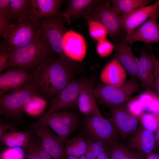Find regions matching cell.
<instances>
[{
	"mask_svg": "<svg viewBox=\"0 0 159 159\" xmlns=\"http://www.w3.org/2000/svg\"><path fill=\"white\" fill-rule=\"evenodd\" d=\"M77 66L68 57L59 58L33 72L31 84L41 97L51 98L74 80Z\"/></svg>",
	"mask_w": 159,
	"mask_h": 159,
	"instance_id": "1",
	"label": "cell"
},
{
	"mask_svg": "<svg viewBox=\"0 0 159 159\" xmlns=\"http://www.w3.org/2000/svg\"><path fill=\"white\" fill-rule=\"evenodd\" d=\"M9 52L7 69L16 67L31 72L56 59L57 54L43 36Z\"/></svg>",
	"mask_w": 159,
	"mask_h": 159,
	"instance_id": "2",
	"label": "cell"
},
{
	"mask_svg": "<svg viewBox=\"0 0 159 159\" xmlns=\"http://www.w3.org/2000/svg\"><path fill=\"white\" fill-rule=\"evenodd\" d=\"M0 45L10 52L24 47L43 37L40 21L29 16L11 22L0 36Z\"/></svg>",
	"mask_w": 159,
	"mask_h": 159,
	"instance_id": "3",
	"label": "cell"
},
{
	"mask_svg": "<svg viewBox=\"0 0 159 159\" xmlns=\"http://www.w3.org/2000/svg\"><path fill=\"white\" fill-rule=\"evenodd\" d=\"M36 96L41 97L31 83L0 94V115L12 121L20 120L28 104Z\"/></svg>",
	"mask_w": 159,
	"mask_h": 159,
	"instance_id": "4",
	"label": "cell"
},
{
	"mask_svg": "<svg viewBox=\"0 0 159 159\" xmlns=\"http://www.w3.org/2000/svg\"><path fill=\"white\" fill-rule=\"evenodd\" d=\"M141 85L135 78H131L122 85L113 86L100 84L94 87L96 102L109 108L125 104Z\"/></svg>",
	"mask_w": 159,
	"mask_h": 159,
	"instance_id": "5",
	"label": "cell"
},
{
	"mask_svg": "<svg viewBox=\"0 0 159 159\" xmlns=\"http://www.w3.org/2000/svg\"><path fill=\"white\" fill-rule=\"evenodd\" d=\"M99 22L106 28L108 35L115 42H118L124 30L121 17L115 14L111 7V1H102L86 19Z\"/></svg>",
	"mask_w": 159,
	"mask_h": 159,
	"instance_id": "6",
	"label": "cell"
},
{
	"mask_svg": "<svg viewBox=\"0 0 159 159\" xmlns=\"http://www.w3.org/2000/svg\"><path fill=\"white\" fill-rule=\"evenodd\" d=\"M40 27L43 37L59 58L67 57L63 48V37L67 31L62 15L40 20Z\"/></svg>",
	"mask_w": 159,
	"mask_h": 159,
	"instance_id": "7",
	"label": "cell"
},
{
	"mask_svg": "<svg viewBox=\"0 0 159 159\" xmlns=\"http://www.w3.org/2000/svg\"><path fill=\"white\" fill-rule=\"evenodd\" d=\"M29 130L39 139L44 149L54 159H65V143L53 133L46 124L37 121L32 125Z\"/></svg>",
	"mask_w": 159,
	"mask_h": 159,
	"instance_id": "8",
	"label": "cell"
},
{
	"mask_svg": "<svg viewBox=\"0 0 159 159\" xmlns=\"http://www.w3.org/2000/svg\"><path fill=\"white\" fill-rule=\"evenodd\" d=\"M83 80H74L51 98L49 109L44 115L56 111H69L75 107Z\"/></svg>",
	"mask_w": 159,
	"mask_h": 159,
	"instance_id": "9",
	"label": "cell"
},
{
	"mask_svg": "<svg viewBox=\"0 0 159 159\" xmlns=\"http://www.w3.org/2000/svg\"><path fill=\"white\" fill-rule=\"evenodd\" d=\"M85 124L90 138L109 144L117 141L118 133L110 119H106L102 115L87 116Z\"/></svg>",
	"mask_w": 159,
	"mask_h": 159,
	"instance_id": "10",
	"label": "cell"
},
{
	"mask_svg": "<svg viewBox=\"0 0 159 159\" xmlns=\"http://www.w3.org/2000/svg\"><path fill=\"white\" fill-rule=\"evenodd\" d=\"M125 104L109 108L111 114L110 118L114 124L117 133L124 140L138 127L139 120L127 111Z\"/></svg>",
	"mask_w": 159,
	"mask_h": 159,
	"instance_id": "11",
	"label": "cell"
},
{
	"mask_svg": "<svg viewBox=\"0 0 159 159\" xmlns=\"http://www.w3.org/2000/svg\"><path fill=\"white\" fill-rule=\"evenodd\" d=\"M130 136L125 145L129 149L145 157L155 152L158 146L153 132L138 126Z\"/></svg>",
	"mask_w": 159,
	"mask_h": 159,
	"instance_id": "12",
	"label": "cell"
},
{
	"mask_svg": "<svg viewBox=\"0 0 159 159\" xmlns=\"http://www.w3.org/2000/svg\"><path fill=\"white\" fill-rule=\"evenodd\" d=\"M33 72L16 67L0 75V94L20 89L31 83Z\"/></svg>",
	"mask_w": 159,
	"mask_h": 159,
	"instance_id": "13",
	"label": "cell"
},
{
	"mask_svg": "<svg viewBox=\"0 0 159 159\" xmlns=\"http://www.w3.org/2000/svg\"><path fill=\"white\" fill-rule=\"evenodd\" d=\"M94 78L83 79L78 95L77 106L79 111L86 116L102 115L95 100Z\"/></svg>",
	"mask_w": 159,
	"mask_h": 159,
	"instance_id": "14",
	"label": "cell"
},
{
	"mask_svg": "<svg viewBox=\"0 0 159 159\" xmlns=\"http://www.w3.org/2000/svg\"><path fill=\"white\" fill-rule=\"evenodd\" d=\"M155 14L133 31L125 42L131 46L137 42L159 43V24Z\"/></svg>",
	"mask_w": 159,
	"mask_h": 159,
	"instance_id": "15",
	"label": "cell"
},
{
	"mask_svg": "<svg viewBox=\"0 0 159 159\" xmlns=\"http://www.w3.org/2000/svg\"><path fill=\"white\" fill-rule=\"evenodd\" d=\"M63 48L65 55L75 62H82L86 53L85 39L81 34L73 31H67L63 37Z\"/></svg>",
	"mask_w": 159,
	"mask_h": 159,
	"instance_id": "16",
	"label": "cell"
},
{
	"mask_svg": "<svg viewBox=\"0 0 159 159\" xmlns=\"http://www.w3.org/2000/svg\"><path fill=\"white\" fill-rule=\"evenodd\" d=\"M159 6V0L155 3L140 8L125 16H121L125 39L136 29L156 14Z\"/></svg>",
	"mask_w": 159,
	"mask_h": 159,
	"instance_id": "17",
	"label": "cell"
},
{
	"mask_svg": "<svg viewBox=\"0 0 159 159\" xmlns=\"http://www.w3.org/2000/svg\"><path fill=\"white\" fill-rule=\"evenodd\" d=\"M62 2L60 0H30L28 16L39 21L58 16Z\"/></svg>",
	"mask_w": 159,
	"mask_h": 159,
	"instance_id": "18",
	"label": "cell"
},
{
	"mask_svg": "<svg viewBox=\"0 0 159 159\" xmlns=\"http://www.w3.org/2000/svg\"><path fill=\"white\" fill-rule=\"evenodd\" d=\"M101 1L95 0H71L65 11L61 14L70 24L80 18L86 17Z\"/></svg>",
	"mask_w": 159,
	"mask_h": 159,
	"instance_id": "19",
	"label": "cell"
},
{
	"mask_svg": "<svg viewBox=\"0 0 159 159\" xmlns=\"http://www.w3.org/2000/svg\"><path fill=\"white\" fill-rule=\"evenodd\" d=\"M114 58L122 64L132 78H138L137 64L138 58L133 54L131 47L126 42L117 43L115 46Z\"/></svg>",
	"mask_w": 159,
	"mask_h": 159,
	"instance_id": "20",
	"label": "cell"
},
{
	"mask_svg": "<svg viewBox=\"0 0 159 159\" xmlns=\"http://www.w3.org/2000/svg\"><path fill=\"white\" fill-rule=\"evenodd\" d=\"M138 78L146 90H153V64L149 50L143 51L138 58L137 64Z\"/></svg>",
	"mask_w": 159,
	"mask_h": 159,
	"instance_id": "21",
	"label": "cell"
},
{
	"mask_svg": "<svg viewBox=\"0 0 159 159\" xmlns=\"http://www.w3.org/2000/svg\"><path fill=\"white\" fill-rule=\"evenodd\" d=\"M127 72L120 63L114 58L103 68L101 73L100 78L105 84L118 86L127 81Z\"/></svg>",
	"mask_w": 159,
	"mask_h": 159,
	"instance_id": "22",
	"label": "cell"
},
{
	"mask_svg": "<svg viewBox=\"0 0 159 159\" xmlns=\"http://www.w3.org/2000/svg\"><path fill=\"white\" fill-rule=\"evenodd\" d=\"M32 135L30 130L27 131L7 132L0 137V142L1 144L8 148H27Z\"/></svg>",
	"mask_w": 159,
	"mask_h": 159,
	"instance_id": "23",
	"label": "cell"
},
{
	"mask_svg": "<svg viewBox=\"0 0 159 159\" xmlns=\"http://www.w3.org/2000/svg\"><path fill=\"white\" fill-rule=\"evenodd\" d=\"M152 1L150 0H112L111 7L115 14H122V16L149 5Z\"/></svg>",
	"mask_w": 159,
	"mask_h": 159,
	"instance_id": "24",
	"label": "cell"
},
{
	"mask_svg": "<svg viewBox=\"0 0 159 159\" xmlns=\"http://www.w3.org/2000/svg\"><path fill=\"white\" fill-rule=\"evenodd\" d=\"M107 150L110 159H145V158L117 141L110 144Z\"/></svg>",
	"mask_w": 159,
	"mask_h": 159,
	"instance_id": "25",
	"label": "cell"
},
{
	"mask_svg": "<svg viewBox=\"0 0 159 159\" xmlns=\"http://www.w3.org/2000/svg\"><path fill=\"white\" fill-rule=\"evenodd\" d=\"M136 97L144 112L159 115V96L154 91L146 90Z\"/></svg>",
	"mask_w": 159,
	"mask_h": 159,
	"instance_id": "26",
	"label": "cell"
},
{
	"mask_svg": "<svg viewBox=\"0 0 159 159\" xmlns=\"http://www.w3.org/2000/svg\"><path fill=\"white\" fill-rule=\"evenodd\" d=\"M24 159H54L44 149L39 139L33 135L26 148Z\"/></svg>",
	"mask_w": 159,
	"mask_h": 159,
	"instance_id": "27",
	"label": "cell"
},
{
	"mask_svg": "<svg viewBox=\"0 0 159 159\" xmlns=\"http://www.w3.org/2000/svg\"><path fill=\"white\" fill-rule=\"evenodd\" d=\"M87 148L86 140L82 136L78 135L67 140L64 152L66 155L79 157L85 155Z\"/></svg>",
	"mask_w": 159,
	"mask_h": 159,
	"instance_id": "28",
	"label": "cell"
},
{
	"mask_svg": "<svg viewBox=\"0 0 159 159\" xmlns=\"http://www.w3.org/2000/svg\"><path fill=\"white\" fill-rule=\"evenodd\" d=\"M43 116H48L74 130L78 125L80 120L79 116L76 114L69 111H56Z\"/></svg>",
	"mask_w": 159,
	"mask_h": 159,
	"instance_id": "29",
	"label": "cell"
},
{
	"mask_svg": "<svg viewBox=\"0 0 159 159\" xmlns=\"http://www.w3.org/2000/svg\"><path fill=\"white\" fill-rule=\"evenodd\" d=\"M10 3V16L17 20L28 16L30 0H9Z\"/></svg>",
	"mask_w": 159,
	"mask_h": 159,
	"instance_id": "30",
	"label": "cell"
},
{
	"mask_svg": "<svg viewBox=\"0 0 159 159\" xmlns=\"http://www.w3.org/2000/svg\"><path fill=\"white\" fill-rule=\"evenodd\" d=\"M87 148L85 155L87 159H96L105 151L109 144L90 138L86 140Z\"/></svg>",
	"mask_w": 159,
	"mask_h": 159,
	"instance_id": "31",
	"label": "cell"
},
{
	"mask_svg": "<svg viewBox=\"0 0 159 159\" xmlns=\"http://www.w3.org/2000/svg\"><path fill=\"white\" fill-rule=\"evenodd\" d=\"M87 20L89 26V32L91 37L97 41L106 39L108 32L105 26L99 21Z\"/></svg>",
	"mask_w": 159,
	"mask_h": 159,
	"instance_id": "32",
	"label": "cell"
},
{
	"mask_svg": "<svg viewBox=\"0 0 159 159\" xmlns=\"http://www.w3.org/2000/svg\"><path fill=\"white\" fill-rule=\"evenodd\" d=\"M141 126L146 130L155 132L159 128V115L145 112L140 116Z\"/></svg>",
	"mask_w": 159,
	"mask_h": 159,
	"instance_id": "33",
	"label": "cell"
},
{
	"mask_svg": "<svg viewBox=\"0 0 159 159\" xmlns=\"http://www.w3.org/2000/svg\"><path fill=\"white\" fill-rule=\"evenodd\" d=\"M26 148H9L0 155V159H24Z\"/></svg>",
	"mask_w": 159,
	"mask_h": 159,
	"instance_id": "34",
	"label": "cell"
},
{
	"mask_svg": "<svg viewBox=\"0 0 159 159\" xmlns=\"http://www.w3.org/2000/svg\"><path fill=\"white\" fill-rule=\"evenodd\" d=\"M125 107L129 113L139 120L141 115L145 112L142 109L136 97L127 102Z\"/></svg>",
	"mask_w": 159,
	"mask_h": 159,
	"instance_id": "35",
	"label": "cell"
},
{
	"mask_svg": "<svg viewBox=\"0 0 159 159\" xmlns=\"http://www.w3.org/2000/svg\"><path fill=\"white\" fill-rule=\"evenodd\" d=\"M115 46L106 39L98 41L96 50L98 54L102 57H106L112 52Z\"/></svg>",
	"mask_w": 159,
	"mask_h": 159,
	"instance_id": "36",
	"label": "cell"
},
{
	"mask_svg": "<svg viewBox=\"0 0 159 159\" xmlns=\"http://www.w3.org/2000/svg\"><path fill=\"white\" fill-rule=\"evenodd\" d=\"M153 66L154 92L159 96V60L155 57L150 46L149 47Z\"/></svg>",
	"mask_w": 159,
	"mask_h": 159,
	"instance_id": "37",
	"label": "cell"
},
{
	"mask_svg": "<svg viewBox=\"0 0 159 159\" xmlns=\"http://www.w3.org/2000/svg\"><path fill=\"white\" fill-rule=\"evenodd\" d=\"M10 53L0 45V73L4 70L7 69L10 59Z\"/></svg>",
	"mask_w": 159,
	"mask_h": 159,
	"instance_id": "38",
	"label": "cell"
},
{
	"mask_svg": "<svg viewBox=\"0 0 159 159\" xmlns=\"http://www.w3.org/2000/svg\"><path fill=\"white\" fill-rule=\"evenodd\" d=\"M11 17L7 15L0 14V34L1 36L7 28L11 22Z\"/></svg>",
	"mask_w": 159,
	"mask_h": 159,
	"instance_id": "39",
	"label": "cell"
},
{
	"mask_svg": "<svg viewBox=\"0 0 159 159\" xmlns=\"http://www.w3.org/2000/svg\"><path fill=\"white\" fill-rule=\"evenodd\" d=\"M17 131L16 127L13 123L6 122H0V137L4 133L7 132Z\"/></svg>",
	"mask_w": 159,
	"mask_h": 159,
	"instance_id": "40",
	"label": "cell"
},
{
	"mask_svg": "<svg viewBox=\"0 0 159 159\" xmlns=\"http://www.w3.org/2000/svg\"><path fill=\"white\" fill-rule=\"evenodd\" d=\"M10 3L9 0H0V14L10 16Z\"/></svg>",
	"mask_w": 159,
	"mask_h": 159,
	"instance_id": "41",
	"label": "cell"
},
{
	"mask_svg": "<svg viewBox=\"0 0 159 159\" xmlns=\"http://www.w3.org/2000/svg\"><path fill=\"white\" fill-rule=\"evenodd\" d=\"M145 159H159V152L150 153L146 156Z\"/></svg>",
	"mask_w": 159,
	"mask_h": 159,
	"instance_id": "42",
	"label": "cell"
},
{
	"mask_svg": "<svg viewBox=\"0 0 159 159\" xmlns=\"http://www.w3.org/2000/svg\"><path fill=\"white\" fill-rule=\"evenodd\" d=\"M107 149L99 155L96 159H110L109 155Z\"/></svg>",
	"mask_w": 159,
	"mask_h": 159,
	"instance_id": "43",
	"label": "cell"
},
{
	"mask_svg": "<svg viewBox=\"0 0 159 159\" xmlns=\"http://www.w3.org/2000/svg\"><path fill=\"white\" fill-rule=\"evenodd\" d=\"M65 159H87V158L84 155L79 157L72 155H66Z\"/></svg>",
	"mask_w": 159,
	"mask_h": 159,
	"instance_id": "44",
	"label": "cell"
},
{
	"mask_svg": "<svg viewBox=\"0 0 159 159\" xmlns=\"http://www.w3.org/2000/svg\"><path fill=\"white\" fill-rule=\"evenodd\" d=\"M154 133L156 144L159 147V128Z\"/></svg>",
	"mask_w": 159,
	"mask_h": 159,
	"instance_id": "45",
	"label": "cell"
},
{
	"mask_svg": "<svg viewBox=\"0 0 159 159\" xmlns=\"http://www.w3.org/2000/svg\"><path fill=\"white\" fill-rule=\"evenodd\" d=\"M156 16L157 19L159 20V6L157 10L156 13Z\"/></svg>",
	"mask_w": 159,
	"mask_h": 159,
	"instance_id": "46",
	"label": "cell"
},
{
	"mask_svg": "<svg viewBox=\"0 0 159 159\" xmlns=\"http://www.w3.org/2000/svg\"><path fill=\"white\" fill-rule=\"evenodd\" d=\"M156 50L157 52L159 54V47L158 48H156Z\"/></svg>",
	"mask_w": 159,
	"mask_h": 159,
	"instance_id": "47",
	"label": "cell"
},
{
	"mask_svg": "<svg viewBox=\"0 0 159 159\" xmlns=\"http://www.w3.org/2000/svg\"></svg>",
	"mask_w": 159,
	"mask_h": 159,
	"instance_id": "48",
	"label": "cell"
}]
</instances>
